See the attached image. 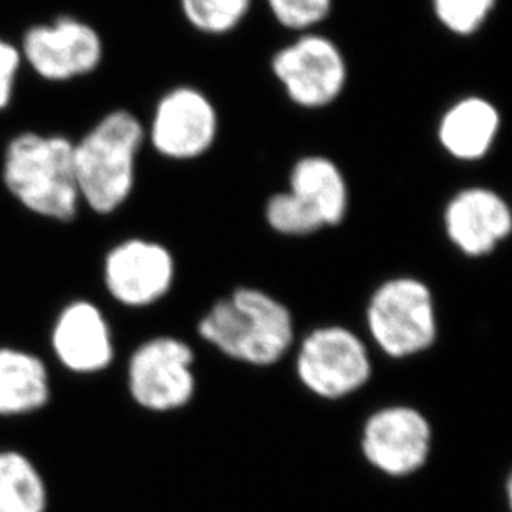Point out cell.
<instances>
[{
    "mask_svg": "<svg viewBox=\"0 0 512 512\" xmlns=\"http://www.w3.org/2000/svg\"><path fill=\"white\" fill-rule=\"evenodd\" d=\"M441 228L451 246L469 259L491 256L512 236V206L486 184H469L451 194L441 211Z\"/></svg>",
    "mask_w": 512,
    "mask_h": 512,
    "instance_id": "obj_10",
    "label": "cell"
},
{
    "mask_svg": "<svg viewBox=\"0 0 512 512\" xmlns=\"http://www.w3.org/2000/svg\"><path fill=\"white\" fill-rule=\"evenodd\" d=\"M287 189L309 206L325 229L340 228L352 203L347 176L330 156L310 153L290 166Z\"/></svg>",
    "mask_w": 512,
    "mask_h": 512,
    "instance_id": "obj_15",
    "label": "cell"
},
{
    "mask_svg": "<svg viewBox=\"0 0 512 512\" xmlns=\"http://www.w3.org/2000/svg\"><path fill=\"white\" fill-rule=\"evenodd\" d=\"M50 398L52 380L44 360L25 348L0 347V416L34 415Z\"/></svg>",
    "mask_w": 512,
    "mask_h": 512,
    "instance_id": "obj_16",
    "label": "cell"
},
{
    "mask_svg": "<svg viewBox=\"0 0 512 512\" xmlns=\"http://www.w3.org/2000/svg\"><path fill=\"white\" fill-rule=\"evenodd\" d=\"M186 29L203 37H226L251 14L252 0H176Z\"/></svg>",
    "mask_w": 512,
    "mask_h": 512,
    "instance_id": "obj_18",
    "label": "cell"
},
{
    "mask_svg": "<svg viewBox=\"0 0 512 512\" xmlns=\"http://www.w3.org/2000/svg\"><path fill=\"white\" fill-rule=\"evenodd\" d=\"M193 352L173 337L141 343L128 363V390L133 400L151 411L186 405L194 392Z\"/></svg>",
    "mask_w": 512,
    "mask_h": 512,
    "instance_id": "obj_11",
    "label": "cell"
},
{
    "mask_svg": "<svg viewBox=\"0 0 512 512\" xmlns=\"http://www.w3.org/2000/svg\"><path fill=\"white\" fill-rule=\"evenodd\" d=\"M199 335L226 355L254 365L277 362L294 339L289 309L264 290L241 287L218 300L198 325Z\"/></svg>",
    "mask_w": 512,
    "mask_h": 512,
    "instance_id": "obj_3",
    "label": "cell"
},
{
    "mask_svg": "<svg viewBox=\"0 0 512 512\" xmlns=\"http://www.w3.org/2000/svg\"><path fill=\"white\" fill-rule=\"evenodd\" d=\"M269 68L285 98L305 112L335 105L350 80L345 52L320 30L294 35L272 54Z\"/></svg>",
    "mask_w": 512,
    "mask_h": 512,
    "instance_id": "obj_5",
    "label": "cell"
},
{
    "mask_svg": "<svg viewBox=\"0 0 512 512\" xmlns=\"http://www.w3.org/2000/svg\"><path fill=\"white\" fill-rule=\"evenodd\" d=\"M297 372L305 387L320 397L340 398L367 383L372 367L357 335L342 327H325L304 340Z\"/></svg>",
    "mask_w": 512,
    "mask_h": 512,
    "instance_id": "obj_12",
    "label": "cell"
},
{
    "mask_svg": "<svg viewBox=\"0 0 512 512\" xmlns=\"http://www.w3.org/2000/svg\"><path fill=\"white\" fill-rule=\"evenodd\" d=\"M17 45L30 72L47 83L88 77L103 60L97 29L73 15H58L47 24L32 25Z\"/></svg>",
    "mask_w": 512,
    "mask_h": 512,
    "instance_id": "obj_8",
    "label": "cell"
},
{
    "mask_svg": "<svg viewBox=\"0 0 512 512\" xmlns=\"http://www.w3.org/2000/svg\"><path fill=\"white\" fill-rule=\"evenodd\" d=\"M22 65L24 58L20 54L19 45L0 39V112L9 107Z\"/></svg>",
    "mask_w": 512,
    "mask_h": 512,
    "instance_id": "obj_22",
    "label": "cell"
},
{
    "mask_svg": "<svg viewBox=\"0 0 512 512\" xmlns=\"http://www.w3.org/2000/svg\"><path fill=\"white\" fill-rule=\"evenodd\" d=\"M49 340L55 360L75 375H97L115 358L112 315L87 297L60 305L49 320Z\"/></svg>",
    "mask_w": 512,
    "mask_h": 512,
    "instance_id": "obj_9",
    "label": "cell"
},
{
    "mask_svg": "<svg viewBox=\"0 0 512 512\" xmlns=\"http://www.w3.org/2000/svg\"><path fill=\"white\" fill-rule=\"evenodd\" d=\"M146 146V125L128 110L102 116L73 145V166L85 208L115 213L131 198Z\"/></svg>",
    "mask_w": 512,
    "mask_h": 512,
    "instance_id": "obj_1",
    "label": "cell"
},
{
    "mask_svg": "<svg viewBox=\"0 0 512 512\" xmlns=\"http://www.w3.org/2000/svg\"><path fill=\"white\" fill-rule=\"evenodd\" d=\"M267 228L282 237H310L325 231L324 224L312 209L285 188L276 191L264 203Z\"/></svg>",
    "mask_w": 512,
    "mask_h": 512,
    "instance_id": "obj_19",
    "label": "cell"
},
{
    "mask_svg": "<svg viewBox=\"0 0 512 512\" xmlns=\"http://www.w3.org/2000/svg\"><path fill=\"white\" fill-rule=\"evenodd\" d=\"M178 254L155 237L130 236L113 244L102 261V289L121 312L151 309L171 294Z\"/></svg>",
    "mask_w": 512,
    "mask_h": 512,
    "instance_id": "obj_6",
    "label": "cell"
},
{
    "mask_svg": "<svg viewBox=\"0 0 512 512\" xmlns=\"http://www.w3.org/2000/svg\"><path fill=\"white\" fill-rule=\"evenodd\" d=\"M73 143L62 135L24 131L7 143L2 183L20 208L37 218L70 223L82 209Z\"/></svg>",
    "mask_w": 512,
    "mask_h": 512,
    "instance_id": "obj_2",
    "label": "cell"
},
{
    "mask_svg": "<svg viewBox=\"0 0 512 512\" xmlns=\"http://www.w3.org/2000/svg\"><path fill=\"white\" fill-rule=\"evenodd\" d=\"M367 320L375 342L392 357L413 355L435 342V300L430 287L416 277H392L378 285Z\"/></svg>",
    "mask_w": 512,
    "mask_h": 512,
    "instance_id": "obj_7",
    "label": "cell"
},
{
    "mask_svg": "<svg viewBox=\"0 0 512 512\" xmlns=\"http://www.w3.org/2000/svg\"><path fill=\"white\" fill-rule=\"evenodd\" d=\"M503 133V113L491 98L464 95L450 103L436 123V143L448 158L474 165L493 153Z\"/></svg>",
    "mask_w": 512,
    "mask_h": 512,
    "instance_id": "obj_14",
    "label": "cell"
},
{
    "mask_svg": "<svg viewBox=\"0 0 512 512\" xmlns=\"http://www.w3.org/2000/svg\"><path fill=\"white\" fill-rule=\"evenodd\" d=\"M498 0H431V10L441 29L471 39L488 25Z\"/></svg>",
    "mask_w": 512,
    "mask_h": 512,
    "instance_id": "obj_20",
    "label": "cell"
},
{
    "mask_svg": "<svg viewBox=\"0 0 512 512\" xmlns=\"http://www.w3.org/2000/svg\"><path fill=\"white\" fill-rule=\"evenodd\" d=\"M272 19L292 34L319 30L334 9V0H266Z\"/></svg>",
    "mask_w": 512,
    "mask_h": 512,
    "instance_id": "obj_21",
    "label": "cell"
},
{
    "mask_svg": "<svg viewBox=\"0 0 512 512\" xmlns=\"http://www.w3.org/2000/svg\"><path fill=\"white\" fill-rule=\"evenodd\" d=\"M221 135V115L204 88L183 80L160 93L146 121L148 150L170 163L188 166L208 156Z\"/></svg>",
    "mask_w": 512,
    "mask_h": 512,
    "instance_id": "obj_4",
    "label": "cell"
},
{
    "mask_svg": "<svg viewBox=\"0 0 512 512\" xmlns=\"http://www.w3.org/2000/svg\"><path fill=\"white\" fill-rule=\"evenodd\" d=\"M431 431L418 411L397 406L378 411L367 421L363 453L390 476H405L423 466L430 453Z\"/></svg>",
    "mask_w": 512,
    "mask_h": 512,
    "instance_id": "obj_13",
    "label": "cell"
},
{
    "mask_svg": "<svg viewBox=\"0 0 512 512\" xmlns=\"http://www.w3.org/2000/svg\"><path fill=\"white\" fill-rule=\"evenodd\" d=\"M49 503L39 466L22 451L0 450V512H47Z\"/></svg>",
    "mask_w": 512,
    "mask_h": 512,
    "instance_id": "obj_17",
    "label": "cell"
}]
</instances>
